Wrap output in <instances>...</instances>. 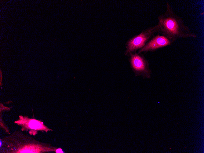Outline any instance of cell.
Returning <instances> with one entry per match:
<instances>
[{"mask_svg": "<svg viewBox=\"0 0 204 153\" xmlns=\"http://www.w3.org/2000/svg\"><path fill=\"white\" fill-rule=\"evenodd\" d=\"M158 32L174 42L181 38H195L197 35L185 24L183 19L175 12L168 2L166 10L158 17Z\"/></svg>", "mask_w": 204, "mask_h": 153, "instance_id": "1", "label": "cell"}, {"mask_svg": "<svg viewBox=\"0 0 204 153\" xmlns=\"http://www.w3.org/2000/svg\"><path fill=\"white\" fill-rule=\"evenodd\" d=\"M19 119L14 122L15 123L22 126L24 130H30L33 132V135L37 133L36 131H45L47 133L49 131H53L45 125L40 121L35 119L30 118L26 116H19Z\"/></svg>", "mask_w": 204, "mask_h": 153, "instance_id": "6", "label": "cell"}, {"mask_svg": "<svg viewBox=\"0 0 204 153\" xmlns=\"http://www.w3.org/2000/svg\"><path fill=\"white\" fill-rule=\"evenodd\" d=\"M1 153H44L56 152L57 148L39 142L31 137L20 132L13 133L10 136L0 140Z\"/></svg>", "mask_w": 204, "mask_h": 153, "instance_id": "2", "label": "cell"}, {"mask_svg": "<svg viewBox=\"0 0 204 153\" xmlns=\"http://www.w3.org/2000/svg\"><path fill=\"white\" fill-rule=\"evenodd\" d=\"M128 56L130 67L136 76H141L144 78H151V71L149 62L144 55L136 52L130 53Z\"/></svg>", "mask_w": 204, "mask_h": 153, "instance_id": "4", "label": "cell"}, {"mask_svg": "<svg viewBox=\"0 0 204 153\" xmlns=\"http://www.w3.org/2000/svg\"><path fill=\"white\" fill-rule=\"evenodd\" d=\"M158 32L157 24L143 30L140 33L129 39L126 42L125 54L128 56L143 48L149 40Z\"/></svg>", "mask_w": 204, "mask_h": 153, "instance_id": "3", "label": "cell"}, {"mask_svg": "<svg viewBox=\"0 0 204 153\" xmlns=\"http://www.w3.org/2000/svg\"><path fill=\"white\" fill-rule=\"evenodd\" d=\"M173 43L165 36L157 33L149 40L143 48L139 50L138 53L155 51L161 48L171 46Z\"/></svg>", "mask_w": 204, "mask_h": 153, "instance_id": "5", "label": "cell"}]
</instances>
